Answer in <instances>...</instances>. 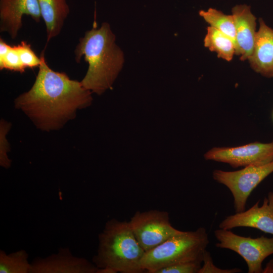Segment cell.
Segmentation results:
<instances>
[{"label":"cell","instance_id":"cell-8","mask_svg":"<svg viewBox=\"0 0 273 273\" xmlns=\"http://www.w3.org/2000/svg\"><path fill=\"white\" fill-rule=\"evenodd\" d=\"M206 160L228 164L233 168L260 166L273 161V141L255 142L235 147H214L204 155Z\"/></svg>","mask_w":273,"mask_h":273},{"label":"cell","instance_id":"cell-5","mask_svg":"<svg viewBox=\"0 0 273 273\" xmlns=\"http://www.w3.org/2000/svg\"><path fill=\"white\" fill-rule=\"evenodd\" d=\"M214 234L218 241L216 247L231 250L240 255L247 263L248 273L262 272L263 261L273 254V237H245L230 230L220 228Z\"/></svg>","mask_w":273,"mask_h":273},{"label":"cell","instance_id":"cell-7","mask_svg":"<svg viewBox=\"0 0 273 273\" xmlns=\"http://www.w3.org/2000/svg\"><path fill=\"white\" fill-rule=\"evenodd\" d=\"M139 244L149 251L181 231L173 227L168 212L159 210L136 212L128 221Z\"/></svg>","mask_w":273,"mask_h":273},{"label":"cell","instance_id":"cell-4","mask_svg":"<svg viewBox=\"0 0 273 273\" xmlns=\"http://www.w3.org/2000/svg\"><path fill=\"white\" fill-rule=\"evenodd\" d=\"M209 243L207 231H182L154 249L145 252L141 261L145 272L155 273L165 267L185 262L200 261Z\"/></svg>","mask_w":273,"mask_h":273},{"label":"cell","instance_id":"cell-13","mask_svg":"<svg viewBox=\"0 0 273 273\" xmlns=\"http://www.w3.org/2000/svg\"><path fill=\"white\" fill-rule=\"evenodd\" d=\"M259 23L254 48L248 61L256 72L273 77V29L262 18Z\"/></svg>","mask_w":273,"mask_h":273},{"label":"cell","instance_id":"cell-24","mask_svg":"<svg viewBox=\"0 0 273 273\" xmlns=\"http://www.w3.org/2000/svg\"><path fill=\"white\" fill-rule=\"evenodd\" d=\"M262 273H273V259L270 260L263 268Z\"/></svg>","mask_w":273,"mask_h":273},{"label":"cell","instance_id":"cell-9","mask_svg":"<svg viewBox=\"0 0 273 273\" xmlns=\"http://www.w3.org/2000/svg\"><path fill=\"white\" fill-rule=\"evenodd\" d=\"M31 273H97L98 268L87 259L76 256L68 247L45 257L35 258Z\"/></svg>","mask_w":273,"mask_h":273},{"label":"cell","instance_id":"cell-17","mask_svg":"<svg viewBox=\"0 0 273 273\" xmlns=\"http://www.w3.org/2000/svg\"><path fill=\"white\" fill-rule=\"evenodd\" d=\"M26 251L19 250L10 253L0 250V273H31V263Z\"/></svg>","mask_w":273,"mask_h":273},{"label":"cell","instance_id":"cell-1","mask_svg":"<svg viewBox=\"0 0 273 273\" xmlns=\"http://www.w3.org/2000/svg\"><path fill=\"white\" fill-rule=\"evenodd\" d=\"M31 88L14 101L16 108L23 111L34 124L43 130L61 128L76 116L77 110L92 104V92L81 81L71 79L64 72L55 71L44 56Z\"/></svg>","mask_w":273,"mask_h":273},{"label":"cell","instance_id":"cell-10","mask_svg":"<svg viewBox=\"0 0 273 273\" xmlns=\"http://www.w3.org/2000/svg\"><path fill=\"white\" fill-rule=\"evenodd\" d=\"M259 201L247 210L226 216L220 222L219 228L225 230L252 228L273 235V192L268 194L260 206Z\"/></svg>","mask_w":273,"mask_h":273},{"label":"cell","instance_id":"cell-11","mask_svg":"<svg viewBox=\"0 0 273 273\" xmlns=\"http://www.w3.org/2000/svg\"><path fill=\"white\" fill-rule=\"evenodd\" d=\"M24 15L39 22L42 18L37 0H0L1 32H7L16 39L23 26Z\"/></svg>","mask_w":273,"mask_h":273},{"label":"cell","instance_id":"cell-12","mask_svg":"<svg viewBox=\"0 0 273 273\" xmlns=\"http://www.w3.org/2000/svg\"><path fill=\"white\" fill-rule=\"evenodd\" d=\"M236 28V55L241 61L248 60L254 48L256 38V18L246 4L234 6L232 9Z\"/></svg>","mask_w":273,"mask_h":273},{"label":"cell","instance_id":"cell-2","mask_svg":"<svg viewBox=\"0 0 273 273\" xmlns=\"http://www.w3.org/2000/svg\"><path fill=\"white\" fill-rule=\"evenodd\" d=\"M115 40L109 24L103 22L100 28L94 26L86 31L74 50L76 62L83 57L88 64L82 84L98 95L111 87L124 64L123 52Z\"/></svg>","mask_w":273,"mask_h":273},{"label":"cell","instance_id":"cell-20","mask_svg":"<svg viewBox=\"0 0 273 273\" xmlns=\"http://www.w3.org/2000/svg\"><path fill=\"white\" fill-rule=\"evenodd\" d=\"M202 262L180 263L161 268L155 273H198Z\"/></svg>","mask_w":273,"mask_h":273},{"label":"cell","instance_id":"cell-23","mask_svg":"<svg viewBox=\"0 0 273 273\" xmlns=\"http://www.w3.org/2000/svg\"><path fill=\"white\" fill-rule=\"evenodd\" d=\"M10 45L5 42L3 39H0V60L3 59L8 53Z\"/></svg>","mask_w":273,"mask_h":273},{"label":"cell","instance_id":"cell-21","mask_svg":"<svg viewBox=\"0 0 273 273\" xmlns=\"http://www.w3.org/2000/svg\"><path fill=\"white\" fill-rule=\"evenodd\" d=\"M9 128L10 124L4 120L1 121L0 165L5 168H9L11 164V161L7 155V152L9 149V144L6 138Z\"/></svg>","mask_w":273,"mask_h":273},{"label":"cell","instance_id":"cell-16","mask_svg":"<svg viewBox=\"0 0 273 273\" xmlns=\"http://www.w3.org/2000/svg\"><path fill=\"white\" fill-rule=\"evenodd\" d=\"M199 15L210 26L229 36L235 43L236 52V28L233 15L225 14L220 10L212 8L206 11H199Z\"/></svg>","mask_w":273,"mask_h":273},{"label":"cell","instance_id":"cell-15","mask_svg":"<svg viewBox=\"0 0 273 273\" xmlns=\"http://www.w3.org/2000/svg\"><path fill=\"white\" fill-rule=\"evenodd\" d=\"M204 47L215 52L219 58L230 62L236 55V45L228 35L209 26L204 39Z\"/></svg>","mask_w":273,"mask_h":273},{"label":"cell","instance_id":"cell-14","mask_svg":"<svg viewBox=\"0 0 273 273\" xmlns=\"http://www.w3.org/2000/svg\"><path fill=\"white\" fill-rule=\"evenodd\" d=\"M49 42L61 32L70 8L66 0H37Z\"/></svg>","mask_w":273,"mask_h":273},{"label":"cell","instance_id":"cell-22","mask_svg":"<svg viewBox=\"0 0 273 273\" xmlns=\"http://www.w3.org/2000/svg\"><path fill=\"white\" fill-rule=\"evenodd\" d=\"M202 263L198 273H236L242 272V270L234 268L231 269H221L216 266L213 263L210 253L206 250L203 255Z\"/></svg>","mask_w":273,"mask_h":273},{"label":"cell","instance_id":"cell-3","mask_svg":"<svg viewBox=\"0 0 273 273\" xmlns=\"http://www.w3.org/2000/svg\"><path fill=\"white\" fill-rule=\"evenodd\" d=\"M145 253L136 240L128 221L109 220L98 235L97 252L93 262L111 273L145 272L141 261Z\"/></svg>","mask_w":273,"mask_h":273},{"label":"cell","instance_id":"cell-6","mask_svg":"<svg viewBox=\"0 0 273 273\" xmlns=\"http://www.w3.org/2000/svg\"><path fill=\"white\" fill-rule=\"evenodd\" d=\"M273 172V161L260 166H249L236 171L215 169L212 172L214 180L226 187L234 199L236 212L245 210L248 197L254 189Z\"/></svg>","mask_w":273,"mask_h":273},{"label":"cell","instance_id":"cell-19","mask_svg":"<svg viewBox=\"0 0 273 273\" xmlns=\"http://www.w3.org/2000/svg\"><path fill=\"white\" fill-rule=\"evenodd\" d=\"M4 69L20 73L25 71V68L21 63L16 46H11L6 56L0 60V69Z\"/></svg>","mask_w":273,"mask_h":273},{"label":"cell","instance_id":"cell-18","mask_svg":"<svg viewBox=\"0 0 273 273\" xmlns=\"http://www.w3.org/2000/svg\"><path fill=\"white\" fill-rule=\"evenodd\" d=\"M16 46L19 57L24 67L33 68L39 67L41 62V57H38L31 48V44L22 41Z\"/></svg>","mask_w":273,"mask_h":273}]
</instances>
